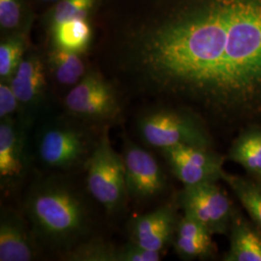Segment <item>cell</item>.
Here are the masks:
<instances>
[{"instance_id":"6da1fadb","label":"cell","mask_w":261,"mask_h":261,"mask_svg":"<svg viewBox=\"0 0 261 261\" xmlns=\"http://www.w3.org/2000/svg\"><path fill=\"white\" fill-rule=\"evenodd\" d=\"M125 37L141 92L217 115L261 108V0H158Z\"/></svg>"},{"instance_id":"7a4b0ae2","label":"cell","mask_w":261,"mask_h":261,"mask_svg":"<svg viewBox=\"0 0 261 261\" xmlns=\"http://www.w3.org/2000/svg\"><path fill=\"white\" fill-rule=\"evenodd\" d=\"M86 192L62 173L40 178L29 187L24 213L41 251L61 259L94 236L93 209Z\"/></svg>"},{"instance_id":"3957f363","label":"cell","mask_w":261,"mask_h":261,"mask_svg":"<svg viewBox=\"0 0 261 261\" xmlns=\"http://www.w3.org/2000/svg\"><path fill=\"white\" fill-rule=\"evenodd\" d=\"M103 129L67 112L66 116L50 118L38 132L36 156L40 164L56 172L84 170Z\"/></svg>"},{"instance_id":"277c9868","label":"cell","mask_w":261,"mask_h":261,"mask_svg":"<svg viewBox=\"0 0 261 261\" xmlns=\"http://www.w3.org/2000/svg\"><path fill=\"white\" fill-rule=\"evenodd\" d=\"M136 128L140 140L159 150L178 145H211L203 122L190 111L168 107L149 108L140 113Z\"/></svg>"},{"instance_id":"5b68a950","label":"cell","mask_w":261,"mask_h":261,"mask_svg":"<svg viewBox=\"0 0 261 261\" xmlns=\"http://www.w3.org/2000/svg\"><path fill=\"white\" fill-rule=\"evenodd\" d=\"M109 127H105L101 132L84 170L86 189L90 196L112 216L121 213L129 196L123 156L112 147Z\"/></svg>"},{"instance_id":"8992f818","label":"cell","mask_w":261,"mask_h":261,"mask_svg":"<svg viewBox=\"0 0 261 261\" xmlns=\"http://www.w3.org/2000/svg\"><path fill=\"white\" fill-rule=\"evenodd\" d=\"M66 112L96 128L117 121L121 103L114 87L97 72L87 73L64 99Z\"/></svg>"},{"instance_id":"52a82bcc","label":"cell","mask_w":261,"mask_h":261,"mask_svg":"<svg viewBox=\"0 0 261 261\" xmlns=\"http://www.w3.org/2000/svg\"><path fill=\"white\" fill-rule=\"evenodd\" d=\"M178 203L187 215L213 234H224L233 221L230 198L216 182L184 187Z\"/></svg>"},{"instance_id":"ba28073f","label":"cell","mask_w":261,"mask_h":261,"mask_svg":"<svg viewBox=\"0 0 261 261\" xmlns=\"http://www.w3.org/2000/svg\"><path fill=\"white\" fill-rule=\"evenodd\" d=\"M29 127L18 117L0 120V187L6 192L21 186L30 170Z\"/></svg>"},{"instance_id":"9c48e42d","label":"cell","mask_w":261,"mask_h":261,"mask_svg":"<svg viewBox=\"0 0 261 261\" xmlns=\"http://www.w3.org/2000/svg\"><path fill=\"white\" fill-rule=\"evenodd\" d=\"M123 143L122 156L129 198L147 201L163 194L167 177L157 159L127 137Z\"/></svg>"},{"instance_id":"30bf717a","label":"cell","mask_w":261,"mask_h":261,"mask_svg":"<svg viewBox=\"0 0 261 261\" xmlns=\"http://www.w3.org/2000/svg\"><path fill=\"white\" fill-rule=\"evenodd\" d=\"M161 153L184 187L217 182L224 176V158L210 147L178 145Z\"/></svg>"},{"instance_id":"8fae6325","label":"cell","mask_w":261,"mask_h":261,"mask_svg":"<svg viewBox=\"0 0 261 261\" xmlns=\"http://www.w3.org/2000/svg\"><path fill=\"white\" fill-rule=\"evenodd\" d=\"M10 84L20 106L18 118L31 126L38 114L46 110L47 76L42 58L36 55L24 56Z\"/></svg>"},{"instance_id":"7c38bea8","label":"cell","mask_w":261,"mask_h":261,"mask_svg":"<svg viewBox=\"0 0 261 261\" xmlns=\"http://www.w3.org/2000/svg\"><path fill=\"white\" fill-rule=\"evenodd\" d=\"M178 221L177 213L170 204L137 216L128 224L130 241L147 251L163 252L173 241Z\"/></svg>"},{"instance_id":"4fadbf2b","label":"cell","mask_w":261,"mask_h":261,"mask_svg":"<svg viewBox=\"0 0 261 261\" xmlns=\"http://www.w3.org/2000/svg\"><path fill=\"white\" fill-rule=\"evenodd\" d=\"M41 252L28 220L16 210L0 212V261H31Z\"/></svg>"},{"instance_id":"5bb4252c","label":"cell","mask_w":261,"mask_h":261,"mask_svg":"<svg viewBox=\"0 0 261 261\" xmlns=\"http://www.w3.org/2000/svg\"><path fill=\"white\" fill-rule=\"evenodd\" d=\"M163 253L151 252L129 242L116 246L100 237L91 238L79 244L61 258L67 261H159Z\"/></svg>"},{"instance_id":"9a60e30c","label":"cell","mask_w":261,"mask_h":261,"mask_svg":"<svg viewBox=\"0 0 261 261\" xmlns=\"http://www.w3.org/2000/svg\"><path fill=\"white\" fill-rule=\"evenodd\" d=\"M213 234L193 218L184 215L178 221L173 238L174 250L185 260L206 259L214 255Z\"/></svg>"},{"instance_id":"2e32d148","label":"cell","mask_w":261,"mask_h":261,"mask_svg":"<svg viewBox=\"0 0 261 261\" xmlns=\"http://www.w3.org/2000/svg\"><path fill=\"white\" fill-rule=\"evenodd\" d=\"M230 246L225 261H261V231L242 219L234 218Z\"/></svg>"},{"instance_id":"e0dca14e","label":"cell","mask_w":261,"mask_h":261,"mask_svg":"<svg viewBox=\"0 0 261 261\" xmlns=\"http://www.w3.org/2000/svg\"><path fill=\"white\" fill-rule=\"evenodd\" d=\"M51 34L55 47L84 54L90 45L92 29L87 18H75L51 27Z\"/></svg>"},{"instance_id":"ac0fdd59","label":"cell","mask_w":261,"mask_h":261,"mask_svg":"<svg viewBox=\"0 0 261 261\" xmlns=\"http://www.w3.org/2000/svg\"><path fill=\"white\" fill-rule=\"evenodd\" d=\"M83 54L51 47L47 55V65L56 82L63 86H75L86 75Z\"/></svg>"},{"instance_id":"d6986e66","label":"cell","mask_w":261,"mask_h":261,"mask_svg":"<svg viewBox=\"0 0 261 261\" xmlns=\"http://www.w3.org/2000/svg\"><path fill=\"white\" fill-rule=\"evenodd\" d=\"M229 157L252 175L261 178V130H250L234 142Z\"/></svg>"},{"instance_id":"ffe728a7","label":"cell","mask_w":261,"mask_h":261,"mask_svg":"<svg viewBox=\"0 0 261 261\" xmlns=\"http://www.w3.org/2000/svg\"><path fill=\"white\" fill-rule=\"evenodd\" d=\"M223 180L231 188L235 196L261 229V180H249L227 174L225 171Z\"/></svg>"},{"instance_id":"44dd1931","label":"cell","mask_w":261,"mask_h":261,"mask_svg":"<svg viewBox=\"0 0 261 261\" xmlns=\"http://www.w3.org/2000/svg\"><path fill=\"white\" fill-rule=\"evenodd\" d=\"M27 41L16 33L4 39L0 44V80L10 83L25 56Z\"/></svg>"},{"instance_id":"7402d4cb","label":"cell","mask_w":261,"mask_h":261,"mask_svg":"<svg viewBox=\"0 0 261 261\" xmlns=\"http://www.w3.org/2000/svg\"><path fill=\"white\" fill-rule=\"evenodd\" d=\"M96 0H59L51 13V27L68 19L87 18Z\"/></svg>"},{"instance_id":"603a6c76","label":"cell","mask_w":261,"mask_h":261,"mask_svg":"<svg viewBox=\"0 0 261 261\" xmlns=\"http://www.w3.org/2000/svg\"><path fill=\"white\" fill-rule=\"evenodd\" d=\"M22 19L20 0H0V25L2 30L12 31L19 28Z\"/></svg>"},{"instance_id":"cb8c5ba5","label":"cell","mask_w":261,"mask_h":261,"mask_svg":"<svg viewBox=\"0 0 261 261\" xmlns=\"http://www.w3.org/2000/svg\"><path fill=\"white\" fill-rule=\"evenodd\" d=\"M20 106L19 100L7 82L0 83V120L16 118L19 116Z\"/></svg>"},{"instance_id":"d4e9b609","label":"cell","mask_w":261,"mask_h":261,"mask_svg":"<svg viewBox=\"0 0 261 261\" xmlns=\"http://www.w3.org/2000/svg\"><path fill=\"white\" fill-rule=\"evenodd\" d=\"M42 1H46V2H47V1H55V0H42Z\"/></svg>"}]
</instances>
